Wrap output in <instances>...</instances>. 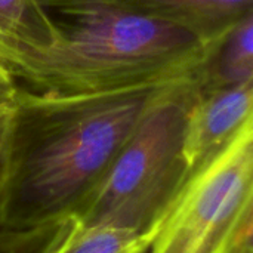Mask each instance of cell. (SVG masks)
Instances as JSON below:
<instances>
[{
  "label": "cell",
  "mask_w": 253,
  "mask_h": 253,
  "mask_svg": "<svg viewBox=\"0 0 253 253\" xmlns=\"http://www.w3.org/2000/svg\"><path fill=\"white\" fill-rule=\"evenodd\" d=\"M173 82L95 93H47L18 84L10 101L0 225L19 230L73 216Z\"/></svg>",
  "instance_id": "cell-1"
},
{
  "label": "cell",
  "mask_w": 253,
  "mask_h": 253,
  "mask_svg": "<svg viewBox=\"0 0 253 253\" xmlns=\"http://www.w3.org/2000/svg\"><path fill=\"white\" fill-rule=\"evenodd\" d=\"M68 25L13 74L30 90L95 93L202 71L216 43L175 24L104 4L55 7Z\"/></svg>",
  "instance_id": "cell-2"
},
{
  "label": "cell",
  "mask_w": 253,
  "mask_h": 253,
  "mask_svg": "<svg viewBox=\"0 0 253 253\" xmlns=\"http://www.w3.org/2000/svg\"><path fill=\"white\" fill-rule=\"evenodd\" d=\"M199 73L170 83L150 105L73 218L156 237L191 179L185 130Z\"/></svg>",
  "instance_id": "cell-3"
},
{
  "label": "cell",
  "mask_w": 253,
  "mask_h": 253,
  "mask_svg": "<svg viewBox=\"0 0 253 253\" xmlns=\"http://www.w3.org/2000/svg\"><path fill=\"white\" fill-rule=\"evenodd\" d=\"M253 122L199 173L147 253H253Z\"/></svg>",
  "instance_id": "cell-4"
},
{
  "label": "cell",
  "mask_w": 253,
  "mask_h": 253,
  "mask_svg": "<svg viewBox=\"0 0 253 253\" xmlns=\"http://www.w3.org/2000/svg\"><path fill=\"white\" fill-rule=\"evenodd\" d=\"M253 122V82L197 87L185 130V157L191 178L216 159Z\"/></svg>",
  "instance_id": "cell-5"
},
{
  "label": "cell",
  "mask_w": 253,
  "mask_h": 253,
  "mask_svg": "<svg viewBox=\"0 0 253 253\" xmlns=\"http://www.w3.org/2000/svg\"><path fill=\"white\" fill-rule=\"evenodd\" d=\"M46 6L104 4L136 12L182 27L208 43L219 42L243 16L253 0H43Z\"/></svg>",
  "instance_id": "cell-6"
},
{
  "label": "cell",
  "mask_w": 253,
  "mask_h": 253,
  "mask_svg": "<svg viewBox=\"0 0 253 253\" xmlns=\"http://www.w3.org/2000/svg\"><path fill=\"white\" fill-rule=\"evenodd\" d=\"M59 34L43 0H0V67L15 71L47 49Z\"/></svg>",
  "instance_id": "cell-7"
},
{
  "label": "cell",
  "mask_w": 253,
  "mask_h": 253,
  "mask_svg": "<svg viewBox=\"0 0 253 253\" xmlns=\"http://www.w3.org/2000/svg\"><path fill=\"white\" fill-rule=\"evenodd\" d=\"M253 82V12L243 16L215 46L199 74L200 87Z\"/></svg>",
  "instance_id": "cell-8"
},
{
  "label": "cell",
  "mask_w": 253,
  "mask_h": 253,
  "mask_svg": "<svg viewBox=\"0 0 253 253\" xmlns=\"http://www.w3.org/2000/svg\"><path fill=\"white\" fill-rule=\"evenodd\" d=\"M154 237L108 224L74 225L55 253H147Z\"/></svg>",
  "instance_id": "cell-9"
},
{
  "label": "cell",
  "mask_w": 253,
  "mask_h": 253,
  "mask_svg": "<svg viewBox=\"0 0 253 253\" xmlns=\"http://www.w3.org/2000/svg\"><path fill=\"white\" fill-rule=\"evenodd\" d=\"M73 225V216L19 230L0 225V253H55Z\"/></svg>",
  "instance_id": "cell-10"
},
{
  "label": "cell",
  "mask_w": 253,
  "mask_h": 253,
  "mask_svg": "<svg viewBox=\"0 0 253 253\" xmlns=\"http://www.w3.org/2000/svg\"><path fill=\"white\" fill-rule=\"evenodd\" d=\"M12 101V98H10ZM10 101L0 105V194L6 179L7 153H9V127H10Z\"/></svg>",
  "instance_id": "cell-11"
},
{
  "label": "cell",
  "mask_w": 253,
  "mask_h": 253,
  "mask_svg": "<svg viewBox=\"0 0 253 253\" xmlns=\"http://www.w3.org/2000/svg\"><path fill=\"white\" fill-rule=\"evenodd\" d=\"M16 82L9 76L7 71H4L1 67H0V98H6V96H10L15 89H16Z\"/></svg>",
  "instance_id": "cell-12"
},
{
  "label": "cell",
  "mask_w": 253,
  "mask_h": 253,
  "mask_svg": "<svg viewBox=\"0 0 253 253\" xmlns=\"http://www.w3.org/2000/svg\"><path fill=\"white\" fill-rule=\"evenodd\" d=\"M18 86V84H16ZM13 95V93H12ZM12 95L10 96H6V98H0V105H3V104H6V102H9L10 101V98H12Z\"/></svg>",
  "instance_id": "cell-13"
}]
</instances>
